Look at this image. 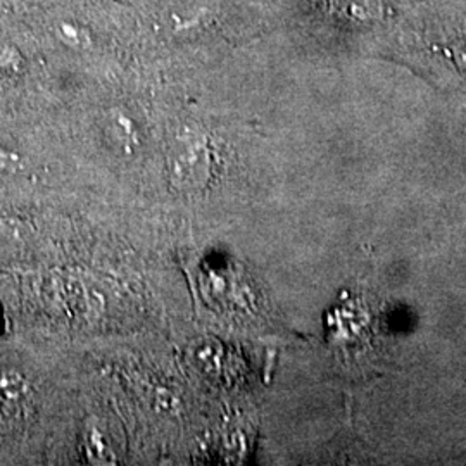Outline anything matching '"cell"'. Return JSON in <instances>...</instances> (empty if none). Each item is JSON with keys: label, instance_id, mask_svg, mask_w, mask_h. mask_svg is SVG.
<instances>
[{"label": "cell", "instance_id": "6da1fadb", "mask_svg": "<svg viewBox=\"0 0 466 466\" xmlns=\"http://www.w3.org/2000/svg\"><path fill=\"white\" fill-rule=\"evenodd\" d=\"M211 150L200 135L180 137L169 152V177L180 190H196L209 180Z\"/></svg>", "mask_w": 466, "mask_h": 466}, {"label": "cell", "instance_id": "7a4b0ae2", "mask_svg": "<svg viewBox=\"0 0 466 466\" xmlns=\"http://www.w3.org/2000/svg\"><path fill=\"white\" fill-rule=\"evenodd\" d=\"M85 450L90 461L96 465L113 463V454L97 420H88L85 425Z\"/></svg>", "mask_w": 466, "mask_h": 466}, {"label": "cell", "instance_id": "3957f363", "mask_svg": "<svg viewBox=\"0 0 466 466\" xmlns=\"http://www.w3.org/2000/svg\"><path fill=\"white\" fill-rule=\"evenodd\" d=\"M26 389H28V383L16 370L0 371V396L7 404H15L21 398H25Z\"/></svg>", "mask_w": 466, "mask_h": 466}, {"label": "cell", "instance_id": "277c9868", "mask_svg": "<svg viewBox=\"0 0 466 466\" xmlns=\"http://www.w3.org/2000/svg\"><path fill=\"white\" fill-rule=\"evenodd\" d=\"M454 61L466 75V38L460 40L454 47Z\"/></svg>", "mask_w": 466, "mask_h": 466}, {"label": "cell", "instance_id": "5b68a950", "mask_svg": "<svg viewBox=\"0 0 466 466\" xmlns=\"http://www.w3.org/2000/svg\"><path fill=\"white\" fill-rule=\"evenodd\" d=\"M5 404H7V402L0 396V417H2V411H4V406H5Z\"/></svg>", "mask_w": 466, "mask_h": 466}]
</instances>
